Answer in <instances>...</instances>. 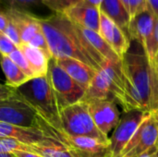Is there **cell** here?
<instances>
[{
  "label": "cell",
  "mask_w": 158,
  "mask_h": 157,
  "mask_svg": "<svg viewBox=\"0 0 158 157\" xmlns=\"http://www.w3.org/2000/svg\"><path fill=\"white\" fill-rule=\"evenodd\" d=\"M131 16V19L147 8V0H120Z\"/></svg>",
  "instance_id": "4316f807"
},
{
  "label": "cell",
  "mask_w": 158,
  "mask_h": 157,
  "mask_svg": "<svg viewBox=\"0 0 158 157\" xmlns=\"http://www.w3.org/2000/svg\"><path fill=\"white\" fill-rule=\"evenodd\" d=\"M39 50H41L49 59L52 57V54L50 52V49H49V46H48V43H47V41H46V38L43 32V31H39L31 40V42L28 43Z\"/></svg>",
  "instance_id": "83f0119b"
},
{
  "label": "cell",
  "mask_w": 158,
  "mask_h": 157,
  "mask_svg": "<svg viewBox=\"0 0 158 157\" xmlns=\"http://www.w3.org/2000/svg\"><path fill=\"white\" fill-rule=\"evenodd\" d=\"M75 157H76V156H75Z\"/></svg>",
  "instance_id": "b9f144b4"
},
{
  "label": "cell",
  "mask_w": 158,
  "mask_h": 157,
  "mask_svg": "<svg viewBox=\"0 0 158 157\" xmlns=\"http://www.w3.org/2000/svg\"><path fill=\"white\" fill-rule=\"evenodd\" d=\"M47 77L56 93L60 110L81 102L83 98L86 90L77 83L57 64L56 59L54 57L49 59Z\"/></svg>",
  "instance_id": "8992f818"
},
{
  "label": "cell",
  "mask_w": 158,
  "mask_h": 157,
  "mask_svg": "<svg viewBox=\"0 0 158 157\" xmlns=\"http://www.w3.org/2000/svg\"><path fill=\"white\" fill-rule=\"evenodd\" d=\"M8 22H9L8 17L3 11H0V31L3 32L5 31Z\"/></svg>",
  "instance_id": "836d02e7"
},
{
  "label": "cell",
  "mask_w": 158,
  "mask_h": 157,
  "mask_svg": "<svg viewBox=\"0 0 158 157\" xmlns=\"http://www.w3.org/2000/svg\"><path fill=\"white\" fill-rule=\"evenodd\" d=\"M143 51L149 60L150 65L155 68L158 60V18L156 19L153 32Z\"/></svg>",
  "instance_id": "603a6c76"
},
{
  "label": "cell",
  "mask_w": 158,
  "mask_h": 157,
  "mask_svg": "<svg viewBox=\"0 0 158 157\" xmlns=\"http://www.w3.org/2000/svg\"><path fill=\"white\" fill-rule=\"evenodd\" d=\"M102 1H103V0H85L84 2L87 3V4H89V5H92V6H94L99 8V6H100Z\"/></svg>",
  "instance_id": "d590c367"
},
{
  "label": "cell",
  "mask_w": 158,
  "mask_h": 157,
  "mask_svg": "<svg viewBox=\"0 0 158 157\" xmlns=\"http://www.w3.org/2000/svg\"><path fill=\"white\" fill-rule=\"evenodd\" d=\"M25 152L34 153L42 157H75L69 148L58 141H50L41 144H26Z\"/></svg>",
  "instance_id": "44dd1931"
},
{
  "label": "cell",
  "mask_w": 158,
  "mask_h": 157,
  "mask_svg": "<svg viewBox=\"0 0 158 157\" xmlns=\"http://www.w3.org/2000/svg\"><path fill=\"white\" fill-rule=\"evenodd\" d=\"M11 154L17 157H42L40 156L39 155H37V154H34V153L25 152V151H18V150L12 151Z\"/></svg>",
  "instance_id": "d6a6232c"
},
{
  "label": "cell",
  "mask_w": 158,
  "mask_h": 157,
  "mask_svg": "<svg viewBox=\"0 0 158 157\" xmlns=\"http://www.w3.org/2000/svg\"><path fill=\"white\" fill-rule=\"evenodd\" d=\"M0 157H14V155L11 153H7V154H0Z\"/></svg>",
  "instance_id": "8d00e7d4"
},
{
  "label": "cell",
  "mask_w": 158,
  "mask_h": 157,
  "mask_svg": "<svg viewBox=\"0 0 158 157\" xmlns=\"http://www.w3.org/2000/svg\"><path fill=\"white\" fill-rule=\"evenodd\" d=\"M1 56H1V54H0V58H1Z\"/></svg>",
  "instance_id": "ab89813d"
},
{
  "label": "cell",
  "mask_w": 158,
  "mask_h": 157,
  "mask_svg": "<svg viewBox=\"0 0 158 157\" xmlns=\"http://www.w3.org/2000/svg\"><path fill=\"white\" fill-rule=\"evenodd\" d=\"M147 7L156 18H158V0H147Z\"/></svg>",
  "instance_id": "1f68e13d"
},
{
  "label": "cell",
  "mask_w": 158,
  "mask_h": 157,
  "mask_svg": "<svg viewBox=\"0 0 158 157\" xmlns=\"http://www.w3.org/2000/svg\"><path fill=\"white\" fill-rule=\"evenodd\" d=\"M0 65L6 80V85L17 89L31 80L8 56H2Z\"/></svg>",
  "instance_id": "7402d4cb"
},
{
  "label": "cell",
  "mask_w": 158,
  "mask_h": 157,
  "mask_svg": "<svg viewBox=\"0 0 158 157\" xmlns=\"http://www.w3.org/2000/svg\"><path fill=\"white\" fill-rule=\"evenodd\" d=\"M18 48L27 59L35 78L45 76L47 74L49 58L41 50L25 43H21Z\"/></svg>",
  "instance_id": "ffe728a7"
},
{
  "label": "cell",
  "mask_w": 158,
  "mask_h": 157,
  "mask_svg": "<svg viewBox=\"0 0 158 157\" xmlns=\"http://www.w3.org/2000/svg\"><path fill=\"white\" fill-rule=\"evenodd\" d=\"M6 7L21 11H30L43 5V0H2Z\"/></svg>",
  "instance_id": "d4e9b609"
},
{
  "label": "cell",
  "mask_w": 158,
  "mask_h": 157,
  "mask_svg": "<svg viewBox=\"0 0 158 157\" xmlns=\"http://www.w3.org/2000/svg\"><path fill=\"white\" fill-rule=\"evenodd\" d=\"M155 69H156V74H157V79H158V60H157V62H156V64Z\"/></svg>",
  "instance_id": "f35d334b"
},
{
  "label": "cell",
  "mask_w": 158,
  "mask_h": 157,
  "mask_svg": "<svg viewBox=\"0 0 158 157\" xmlns=\"http://www.w3.org/2000/svg\"><path fill=\"white\" fill-rule=\"evenodd\" d=\"M18 49V46L2 31H0V54L8 56L12 52Z\"/></svg>",
  "instance_id": "f1b7e54d"
},
{
  "label": "cell",
  "mask_w": 158,
  "mask_h": 157,
  "mask_svg": "<svg viewBox=\"0 0 158 157\" xmlns=\"http://www.w3.org/2000/svg\"><path fill=\"white\" fill-rule=\"evenodd\" d=\"M84 1L85 0H43V5L56 14H64L69 8Z\"/></svg>",
  "instance_id": "cb8c5ba5"
},
{
  "label": "cell",
  "mask_w": 158,
  "mask_h": 157,
  "mask_svg": "<svg viewBox=\"0 0 158 157\" xmlns=\"http://www.w3.org/2000/svg\"><path fill=\"white\" fill-rule=\"evenodd\" d=\"M99 34L110 45L120 59L130 48V38L127 34L108 17L100 12Z\"/></svg>",
  "instance_id": "7c38bea8"
},
{
  "label": "cell",
  "mask_w": 158,
  "mask_h": 157,
  "mask_svg": "<svg viewBox=\"0 0 158 157\" xmlns=\"http://www.w3.org/2000/svg\"><path fill=\"white\" fill-rule=\"evenodd\" d=\"M158 146V110L147 115L130 140L120 157H138Z\"/></svg>",
  "instance_id": "ba28073f"
},
{
  "label": "cell",
  "mask_w": 158,
  "mask_h": 157,
  "mask_svg": "<svg viewBox=\"0 0 158 157\" xmlns=\"http://www.w3.org/2000/svg\"><path fill=\"white\" fill-rule=\"evenodd\" d=\"M75 26H76V29L79 31V33L81 35V37L93 47V49L94 51H96L105 59L113 60V61L121 60L118 57V56L115 53V51L110 47V45L99 34V32L80 27L78 25H75Z\"/></svg>",
  "instance_id": "d6986e66"
},
{
  "label": "cell",
  "mask_w": 158,
  "mask_h": 157,
  "mask_svg": "<svg viewBox=\"0 0 158 157\" xmlns=\"http://www.w3.org/2000/svg\"><path fill=\"white\" fill-rule=\"evenodd\" d=\"M0 122L42 130L44 119L16 93L9 98L0 100Z\"/></svg>",
  "instance_id": "52a82bcc"
},
{
  "label": "cell",
  "mask_w": 158,
  "mask_h": 157,
  "mask_svg": "<svg viewBox=\"0 0 158 157\" xmlns=\"http://www.w3.org/2000/svg\"><path fill=\"white\" fill-rule=\"evenodd\" d=\"M99 10L114 21L128 36L131 16L120 0H103Z\"/></svg>",
  "instance_id": "ac0fdd59"
},
{
  "label": "cell",
  "mask_w": 158,
  "mask_h": 157,
  "mask_svg": "<svg viewBox=\"0 0 158 157\" xmlns=\"http://www.w3.org/2000/svg\"><path fill=\"white\" fill-rule=\"evenodd\" d=\"M40 23L52 57L74 58L96 70L106 60L81 37L76 26L65 15L54 13L40 18Z\"/></svg>",
  "instance_id": "7a4b0ae2"
},
{
  "label": "cell",
  "mask_w": 158,
  "mask_h": 157,
  "mask_svg": "<svg viewBox=\"0 0 158 157\" xmlns=\"http://www.w3.org/2000/svg\"><path fill=\"white\" fill-rule=\"evenodd\" d=\"M18 47L21 44V41H20V37H19V33L18 31V28L16 27V25L9 19V22L6 26V28L5 29V31H3Z\"/></svg>",
  "instance_id": "f546056e"
},
{
  "label": "cell",
  "mask_w": 158,
  "mask_h": 157,
  "mask_svg": "<svg viewBox=\"0 0 158 157\" xmlns=\"http://www.w3.org/2000/svg\"><path fill=\"white\" fill-rule=\"evenodd\" d=\"M124 99L125 93L121 60L113 61L106 59L86 90L81 102L88 103L94 100H109L122 106Z\"/></svg>",
  "instance_id": "277c9868"
},
{
  "label": "cell",
  "mask_w": 158,
  "mask_h": 157,
  "mask_svg": "<svg viewBox=\"0 0 158 157\" xmlns=\"http://www.w3.org/2000/svg\"><path fill=\"white\" fill-rule=\"evenodd\" d=\"M60 118L63 131L69 136L89 137L109 143L107 136H105L95 126L89 111L87 103L79 102L64 107L60 110Z\"/></svg>",
  "instance_id": "5b68a950"
},
{
  "label": "cell",
  "mask_w": 158,
  "mask_h": 157,
  "mask_svg": "<svg viewBox=\"0 0 158 157\" xmlns=\"http://www.w3.org/2000/svg\"><path fill=\"white\" fill-rule=\"evenodd\" d=\"M87 104L96 128L105 136H108L110 131L117 128L120 120L117 103L109 100H94Z\"/></svg>",
  "instance_id": "30bf717a"
},
{
  "label": "cell",
  "mask_w": 158,
  "mask_h": 157,
  "mask_svg": "<svg viewBox=\"0 0 158 157\" xmlns=\"http://www.w3.org/2000/svg\"><path fill=\"white\" fill-rule=\"evenodd\" d=\"M16 93L47 123L58 131L64 132L59 105L47 74L29 80L26 83L18 87Z\"/></svg>",
  "instance_id": "3957f363"
},
{
  "label": "cell",
  "mask_w": 158,
  "mask_h": 157,
  "mask_svg": "<svg viewBox=\"0 0 158 157\" xmlns=\"http://www.w3.org/2000/svg\"><path fill=\"white\" fill-rule=\"evenodd\" d=\"M62 143L76 157H109L110 142L89 137L69 136L64 133Z\"/></svg>",
  "instance_id": "8fae6325"
},
{
  "label": "cell",
  "mask_w": 158,
  "mask_h": 157,
  "mask_svg": "<svg viewBox=\"0 0 158 157\" xmlns=\"http://www.w3.org/2000/svg\"><path fill=\"white\" fill-rule=\"evenodd\" d=\"M0 138H12L27 145L56 141L40 129L23 128L4 122H0Z\"/></svg>",
  "instance_id": "4fadbf2b"
},
{
  "label": "cell",
  "mask_w": 158,
  "mask_h": 157,
  "mask_svg": "<svg viewBox=\"0 0 158 157\" xmlns=\"http://www.w3.org/2000/svg\"><path fill=\"white\" fill-rule=\"evenodd\" d=\"M121 70L125 93L123 111H157V74L150 65L144 51H128L121 59Z\"/></svg>",
  "instance_id": "6da1fadb"
},
{
  "label": "cell",
  "mask_w": 158,
  "mask_h": 157,
  "mask_svg": "<svg viewBox=\"0 0 158 157\" xmlns=\"http://www.w3.org/2000/svg\"><path fill=\"white\" fill-rule=\"evenodd\" d=\"M3 12L18 28L21 43L28 44L31 40L42 31L40 18L28 11L6 7Z\"/></svg>",
  "instance_id": "5bb4252c"
},
{
  "label": "cell",
  "mask_w": 158,
  "mask_h": 157,
  "mask_svg": "<svg viewBox=\"0 0 158 157\" xmlns=\"http://www.w3.org/2000/svg\"><path fill=\"white\" fill-rule=\"evenodd\" d=\"M14 157H17V156H15V155H14Z\"/></svg>",
  "instance_id": "60d3db41"
},
{
  "label": "cell",
  "mask_w": 158,
  "mask_h": 157,
  "mask_svg": "<svg viewBox=\"0 0 158 157\" xmlns=\"http://www.w3.org/2000/svg\"><path fill=\"white\" fill-rule=\"evenodd\" d=\"M6 6L4 5V3L2 2V0H0V11H4L6 9Z\"/></svg>",
  "instance_id": "74e56055"
},
{
  "label": "cell",
  "mask_w": 158,
  "mask_h": 157,
  "mask_svg": "<svg viewBox=\"0 0 158 157\" xmlns=\"http://www.w3.org/2000/svg\"><path fill=\"white\" fill-rule=\"evenodd\" d=\"M156 19V16L148 7L131 18L128 28V37L130 40L136 41L144 49L153 32Z\"/></svg>",
  "instance_id": "9a60e30c"
},
{
  "label": "cell",
  "mask_w": 158,
  "mask_h": 157,
  "mask_svg": "<svg viewBox=\"0 0 158 157\" xmlns=\"http://www.w3.org/2000/svg\"><path fill=\"white\" fill-rule=\"evenodd\" d=\"M149 113L141 110L124 112L118 125L109 139V157H120L124 148Z\"/></svg>",
  "instance_id": "9c48e42d"
},
{
  "label": "cell",
  "mask_w": 158,
  "mask_h": 157,
  "mask_svg": "<svg viewBox=\"0 0 158 157\" xmlns=\"http://www.w3.org/2000/svg\"><path fill=\"white\" fill-rule=\"evenodd\" d=\"M16 94V89L9 87L8 85L0 84V100L9 98Z\"/></svg>",
  "instance_id": "4dcf8cb0"
},
{
  "label": "cell",
  "mask_w": 158,
  "mask_h": 157,
  "mask_svg": "<svg viewBox=\"0 0 158 157\" xmlns=\"http://www.w3.org/2000/svg\"><path fill=\"white\" fill-rule=\"evenodd\" d=\"M57 64L83 89L87 90L97 70L85 63L70 57L56 59Z\"/></svg>",
  "instance_id": "e0dca14e"
},
{
  "label": "cell",
  "mask_w": 158,
  "mask_h": 157,
  "mask_svg": "<svg viewBox=\"0 0 158 157\" xmlns=\"http://www.w3.org/2000/svg\"><path fill=\"white\" fill-rule=\"evenodd\" d=\"M138 157H158V146L149 149Z\"/></svg>",
  "instance_id": "e575fe53"
},
{
  "label": "cell",
  "mask_w": 158,
  "mask_h": 157,
  "mask_svg": "<svg viewBox=\"0 0 158 157\" xmlns=\"http://www.w3.org/2000/svg\"><path fill=\"white\" fill-rule=\"evenodd\" d=\"M63 15L75 25L97 32L99 31L100 10L98 7L83 2L69 8Z\"/></svg>",
  "instance_id": "2e32d148"
},
{
  "label": "cell",
  "mask_w": 158,
  "mask_h": 157,
  "mask_svg": "<svg viewBox=\"0 0 158 157\" xmlns=\"http://www.w3.org/2000/svg\"><path fill=\"white\" fill-rule=\"evenodd\" d=\"M8 57L30 78V79H33V78H35V76H34V73L32 72V70H31V67H30V65H29V63H28V61H27V59L25 58V56H24V55L21 53V51L18 48L17 50H15L14 52H12L9 56H8Z\"/></svg>",
  "instance_id": "484cf974"
}]
</instances>
